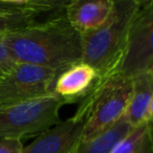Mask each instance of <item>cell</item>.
I'll list each match as a JSON object with an SVG mask.
<instances>
[{
  "instance_id": "6da1fadb",
  "label": "cell",
  "mask_w": 153,
  "mask_h": 153,
  "mask_svg": "<svg viewBox=\"0 0 153 153\" xmlns=\"http://www.w3.org/2000/svg\"><path fill=\"white\" fill-rule=\"evenodd\" d=\"M17 63L45 67L62 74L82 62L81 36L67 20L65 10L0 37Z\"/></svg>"
},
{
  "instance_id": "7a4b0ae2",
  "label": "cell",
  "mask_w": 153,
  "mask_h": 153,
  "mask_svg": "<svg viewBox=\"0 0 153 153\" xmlns=\"http://www.w3.org/2000/svg\"><path fill=\"white\" fill-rule=\"evenodd\" d=\"M139 0H114V8L100 27L81 36L82 62L99 77L120 72L125 57L131 20Z\"/></svg>"
},
{
  "instance_id": "3957f363",
  "label": "cell",
  "mask_w": 153,
  "mask_h": 153,
  "mask_svg": "<svg viewBox=\"0 0 153 153\" xmlns=\"http://www.w3.org/2000/svg\"><path fill=\"white\" fill-rule=\"evenodd\" d=\"M131 89V78L120 72L98 77L72 116L75 121L85 122L81 141L99 136L121 120L126 112Z\"/></svg>"
},
{
  "instance_id": "277c9868",
  "label": "cell",
  "mask_w": 153,
  "mask_h": 153,
  "mask_svg": "<svg viewBox=\"0 0 153 153\" xmlns=\"http://www.w3.org/2000/svg\"><path fill=\"white\" fill-rule=\"evenodd\" d=\"M65 102L55 93L31 102L0 108V139H16L39 135L62 122L59 110Z\"/></svg>"
},
{
  "instance_id": "5b68a950",
  "label": "cell",
  "mask_w": 153,
  "mask_h": 153,
  "mask_svg": "<svg viewBox=\"0 0 153 153\" xmlns=\"http://www.w3.org/2000/svg\"><path fill=\"white\" fill-rule=\"evenodd\" d=\"M59 75L45 67L17 63L7 76L0 80V108L24 104L53 93Z\"/></svg>"
},
{
  "instance_id": "8992f818",
  "label": "cell",
  "mask_w": 153,
  "mask_h": 153,
  "mask_svg": "<svg viewBox=\"0 0 153 153\" xmlns=\"http://www.w3.org/2000/svg\"><path fill=\"white\" fill-rule=\"evenodd\" d=\"M153 67V0L137 4L127 38L120 74L131 78Z\"/></svg>"
},
{
  "instance_id": "52a82bcc",
  "label": "cell",
  "mask_w": 153,
  "mask_h": 153,
  "mask_svg": "<svg viewBox=\"0 0 153 153\" xmlns=\"http://www.w3.org/2000/svg\"><path fill=\"white\" fill-rule=\"evenodd\" d=\"M85 122L70 118L36 137L22 153H71L81 141Z\"/></svg>"
},
{
  "instance_id": "ba28073f",
  "label": "cell",
  "mask_w": 153,
  "mask_h": 153,
  "mask_svg": "<svg viewBox=\"0 0 153 153\" xmlns=\"http://www.w3.org/2000/svg\"><path fill=\"white\" fill-rule=\"evenodd\" d=\"M114 0H72L65 8L70 25L80 35L100 27L111 15Z\"/></svg>"
},
{
  "instance_id": "9c48e42d",
  "label": "cell",
  "mask_w": 153,
  "mask_h": 153,
  "mask_svg": "<svg viewBox=\"0 0 153 153\" xmlns=\"http://www.w3.org/2000/svg\"><path fill=\"white\" fill-rule=\"evenodd\" d=\"M98 74L85 62H79L67 68L57 77L53 86V93L65 104L80 102L92 89L98 79Z\"/></svg>"
},
{
  "instance_id": "30bf717a",
  "label": "cell",
  "mask_w": 153,
  "mask_h": 153,
  "mask_svg": "<svg viewBox=\"0 0 153 153\" xmlns=\"http://www.w3.org/2000/svg\"><path fill=\"white\" fill-rule=\"evenodd\" d=\"M132 89L123 118L131 127L147 122V115L153 96V70H145L131 77Z\"/></svg>"
},
{
  "instance_id": "8fae6325",
  "label": "cell",
  "mask_w": 153,
  "mask_h": 153,
  "mask_svg": "<svg viewBox=\"0 0 153 153\" xmlns=\"http://www.w3.org/2000/svg\"><path fill=\"white\" fill-rule=\"evenodd\" d=\"M132 127L122 118L111 129L87 142L80 141L71 153H111Z\"/></svg>"
},
{
  "instance_id": "7c38bea8",
  "label": "cell",
  "mask_w": 153,
  "mask_h": 153,
  "mask_svg": "<svg viewBox=\"0 0 153 153\" xmlns=\"http://www.w3.org/2000/svg\"><path fill=\"white\" fill-rule=\"evenodd\" d=\"M111 153H153V131L147 122L132 127Z\"/></svg>"
},
{
  "instance_id": "4fadbf2b",
  "label": "cell",
  "mask_w": 153,
  "mask_h": 153,
  "mask_svg": "<svg viewBox=\"0 0 153 153\" xmlns=\"http://www.w3.org/2000/svg\"><path fill=\"white\" fill-rule=\"evenodd\" d=\"M68 1L64 0H0L1 13L24 12L39 15L51 11L65 10Z\"/></svg>"
},
{
  "instance_id": "5bb4252c",
  "label": "cell",
  "mask_w": 153,
  "mask_h": 153,
  "mask_svg": "<svg viewBox=\"0 0 153 153\" xmlns=\"http://www.w3.org/2000/svg\"><path fill=\"white\" fill-rule=\"evenodd\" d=\"M36 15L24 12L1 13L0 14V37L15 29H22L36 21Z\"/></svg>"
},
{
  "instance_id": "9a60e30c",
  "label": "cell",
  "mask_w": 153,
  "mask_h": 153,
  "mask_svg": "<svg viewBox=\"0 0 153 153\" xmlns=\"http://www.w3.org/2000/svg\"><path fill=\"white\" fill-rule=\"evenodd\" d=\"M16 64L17 62L0 39V80L7 76L16 66Z\"/></svg>"
},
{
  "instance_id": "2e32d148",
  "label": "cell",
  "mask_w": 153,
  "mask_h": 153,
  "mask_svg": "<svg viewBox=\"0 0 153 153\" xmlns=\"http://www.w3.org/2000/svg\"><path fill=\"white\" fill-rule=\"evenodd\" d=\"M22 141L16 139H0V153H22Z\"/></svg>"
},
{
  "instance_id": "e0dca14e",
  "label": "cell",
  "mask_w": 153,
  "mask_h": 153,
  "mask_svg": "<svg viewBox=\"0 0 153 153\" xmlns=\"http://www.w3.org/2000/svg\"><path fill=\"white\" fill-rule=\"evenodd\" d=\"M150 70H153V67H152V69H150ZM147 123L151 127H153V96H152V100H151V104H150V107H149V111H148Z\"/></svg>"
},
{
  "instance_id": "ac0fdd59",
  "label": "cell",
  "mask_w": 153,
  "mask_h": 153,
  "mask_svg": "<svg viewBox=\"0 0 153 153\" xmlns=\"http://www.w3.org/2000/svg\"><path fill=\"white\" fill-rule=\"evenodd\" d=\"M151 128H152V131H153V127H151Z\"/></svg>"
}]
</instances>
